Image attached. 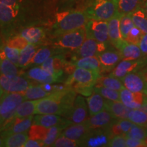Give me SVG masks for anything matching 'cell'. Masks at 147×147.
I'll return each mask as SVG.
<instances>
[{"mask_svg": "<svg viewBox=\"0 0 147 147\" xmlns=\"http://www.w3.org/2000/svg\"><path fill=\"white\" fill-rule=\"evenodd\" d=\"M0 84L4 91L8 93H23L31 86L30 82L21 76L9 78L0 74Z\"/></svg>", "mask_w": 147, "mask_h": 147, "instance_id": "cell-10", "label": "cell"}, {"mask_svg": "<svg viewBox=\"0 0 147 147\" xmlns=\"http://www.w3.org/2000/svg\"><path fill=\"white\" fill-rule=\"evenodd\" d=\"M84 12L89 19L108 21L119 14L118 0H93Z\"/></svg>", "mask_w": 147, "mask_h": 147, "instance_id": "cell-4", "label": "cell"}, {"mask_svg": "<svg viewBox=\"0 0 147 147\" xmlns=\"http://www.w3.org/2000/svg\"><path fill=\"white\" fill-rule=\"evenodd\" d=\"M142 74L143 77H144L145 82H146V84H147V71H144V72Z\"/></svg>", "mask_w": 147, "mask_h": 147, "instance_id": "cell-55", "label": "cell"}, {"mask_svg": "<svg viewBox=\"0 0 147 147\" xmlns=\"http://www.w3.org/2000/svg\"><path fill=\"white\" fill-rule=\"evenodd\" d=\"M27 76L32 80L42 84H51L57 82L58 79L49 74L41 67H35L29 69L26 74Z\"/></svg>", "mask_w": 147, "mask_h": 147, "instance_id": "cell-22", "label": "cell"}, {"mask_svg": "<svg viewBox=\"0 0 147 147\" xmlns=\"http://www.w3.org/2000/svg\"><path fill=\"white\" fill-rule=\"evenodd\" d=\"M100 76V71L76 67L66 82V84L76 93L84 96H90L93 93L95 84Z\"/></svg>", "mask_w": 147, "mask_h": 147, "instance_id": "cell-1", "label": "cell"}, {"mask_svg": "<svg viewBox=\"0 0 147 147\" xmlns=\"http://www.w3.org/2000/svg\"><path fill=\"white\" fill-rule=\"evenodd\" d=\"M144 142H145V144H146V146H147V136H146V137L145 138V139L144 140Z\"/></svg>", "mask_w": 147, "mask_h": 147, "instance_id": "cell-58", "label": "cell"}, {"mask_svg": "<svg viewBox=\"0 0 147 147\" xmlns=\"http://www.w3.org/2000/svg\"><path fill=\"white\" fill-rule=\"evenodd\" d=\"M134 25L140 29L144 34H147V14L143 7L138 8L131 14Z\"/></svg>", "mask_w": 147, "mask_h": 147, "instance_id": "cell-35", "label": "cell"}, {"mask_svg": "<svg viewBox=\"0 0 147 147\" xmlns=\"http://www.w3.org/2000/svg\"><path fill=\"white\" fill-rule=\"evenodd\" d=\"M65 118H62L59 115L56 114H38V115L34 117L33 124L40 125L45 127L50 128L64 122Z\"/></svg>", "mask_w": 147, "mask_h": 147, "instance_id": "cell-23", "label": "cell"}, {"mask_svg": "<svg viewBox=\"0 0 147 147\" xmlns=\"http://www.w3.org/2000/svg\"><path fill=\"white\" fill-rule=\"evenodd\" d=\"M118 50L120 51L123 60H138L143 55L138 45L130 43L125 40L121 43Z\"/></svg>", "mask_w": 147, "mask_h": 147, "instance_id": "cell-20", "label": "cell"}, {"mask_svg": "<svg viewBox=\"0 0 147 147\" xmlns=\"http://www.w3.org/2000/svg\"><path fill=\"white\" fill-rule=\"evenodd\" d=\"M125 88L132 92H142L147 95V84L142 74L130 72L121 79Z\"/></svg>", "mask_w": 147, "mask_h": 147, "instance_id": "cell-14", "label": "cell"}, {"mask_svg": "<svg viewBox=\"0 0 147 147\" xmlns=\"http://www.w3.org/2000/svg\"><path fill=\"white\" fill-rule=\"evenodd\" d=\"M108 146L125 147L126 146V137L125 135L115 136L108 142Z\"/></svg>", "mask_w": 147, "mask_h": 147, "instance_id": "cell-47", "label": "cell"}, {"mask_svg": "<svg viewBox=\"0 0 147 147\" xmlns=\"http://www.w3.org/2000/svg\"><path fill=\"white\" fill-rule=\"evenodd\" d=\"M87 38L106 43L109 40L108 21L89 19L85 25Z\"/></svg>", "mask_w": 147, "mask_h": 147, "instance_id": "cell-7", "label": "cell"}, {"mask_svg": "<svg viewBox=\"0 0 147 147\" xmlns=\"http://www.w3.org/2000/svg\"><path fill=\"white\" fill-rule=\"evenodd\" d=\"M21 93L25 100H37L49 96L52 93L46 90L43 85L34 86L32 84Z\"/></svg>", "mask_w": 147, "mask_h": 147, "instance_id": "cell-28", "label": "cell"}, {"mask_svg": "<svg viewBox=\"0 0 147 147\" xmlns=\"http://www.w3.org/2000/svg\"><path fill=\"white\" fill-rule=\"evenodd\" d=\"M145 71H147V68H146V69H145Z\"/></svg>", "mask_w": 147, "mask_h": 147, "instance_id": "cell-60", "label": "cell"}, {"mask_svg": "<svg viewBox=\"0 0 147 147\" xmlns=\"http://www.w3.org/2000/svg\"><path fill=\"white\" fill-rule=\"evenodd\" d=\"M144 34V33L138 27L134 25V27L129 33L127 38H126L125 40L128 42H130V43H133L135 44V45H138L139 42Z\"/></svg>", "mask_w": 147, "mask_h": 147, "instance_id": "cell-44", "label": "cell"}, {"mask_svg": "<svg viewBox=\"0 0 147 147\" xmlns=\"http://www.w3.org/2000/svg\"><path fill=\"white\" fill-rule=\"evenodd\" d=\"M89 20L85 12L69 10L57 14L56 22L53 28L57 36L80 29L86 25Z\"/></svg>", "mask_w": 147, "mask_h": 147, "instance_id": "cell-2", "label": "cell"}, {"mask_svg": "<svg viewBox=\"0 0 147 147\" xmlns=\"http://www.w3.org/2000/svg\"><path fill=\"white\" fill-rule=\"evenodd\" d=\"M138 46L141 51H142V55L147 56V34L143 35L140 41L139 42Z\"/></svg>", "mask_w": 147, "mask_h": 147, "instance_id": "cell-51", "label": "cell"}, {"mask_svg": "<svg viewBox=\"0 0 147 147\" xmlns=\"http://www.w3.org/2000/svg\"><path fill=\"white\" fill-rule=\"evenodd\" d=\"M144 1L145 0H118L119 13L122 15L131 14L143 6Z\"/></svg>", "mask_w": 147, "mask_h": 147, "instance_id": "cell-32", "label": "cell"}, {"mask_svg": "<svg viewBox=\"0 0 147 147\" xmlns=\"http://www.w3.org/2000/svg\"><path fill=\"white\" fill-rule=\"evenodd\" d=\"M126 146L127 147H144L146 146L144 140H140L129 138H126Z\"/></svg>", "mask_w": 147, "mask_h": 147, "instance_id": "cell-49", "label": "cell"}, {"mask_svg": "<svg viewBox=\"0 0 147 147\" xmlns=\"http://www.w3.org/2000/svg\"><path fill=\"white\" fill-rule=\"evenodd\" d=\"M147 136V129L144 127V125L134 123L125 137L140 140H144Z\"/></svg>", "mask_w": 147, "mask_h": 147, "instance_id": "cell-39", "label": "cell"}, {"mask_svg": "<svg viewBox=\"0 0 147 147\" xmlns=\"http://www.w3.org/2000/svg\"><path fill=\"white\" fill-rule=\"evenodd\" d=\"M1 61L0 64V74L5 75L9 78H13L16 76H19L20 71L16 65L12 63L5 56V54L3 49L0 51Z\"/></svg>", "mask_w": 147, "mask_h": 147, "instance_id": "cell-25", "label": "cell"}, {"mask_svg": "<svg viewBox=\"0 0 147 147\" xmlns=\"http://www.w3.org/2000/svg\"><path fill=\"white\" fill-rule=\"evenodd\" d=\"M70 124H71L70 121L66 119V120L61 123L56 125L48 129L47 134L45 139L44 140L45 146H52L55 140L61 136L62 131Z\"/></svg>", "mask_w": 147, "mask_h": 147, "instance_id": "cell-27", "label": "cell"}, {"mask_svg": "<svg viewBox=\"0 0 147 147\" xmlns=\"http://www.w3.org/2000/svg\"><path fill=\"white\" fill-rule=\"evenodd\" d=\"M143 8H144L145 12H146V13L147 14V0H145L144 4H143Z\"/></svg>", "mask_w": 147, "mask_h": 147, "instance_id": "cell-54", "label": "cell"}, {"mask_svg": "<svg viewBox=\"0 0 147 147\" xmlns=\"http://www.w3.org/2000/svg\"><path fill=\"white\" fill-rule=\"evenodd\" d=\"M0 40H1V36H0Z\"/></svg>", "mask_w": 147, "mask_h": 147, "instance_id": "cell-61", "label": "cell"}, {"mask_svg": "<svg viewBox=\"0 0 147 147\" xmlns=\"http://www.w3.org/2000/svg\"><path fill=\"white\" fill-rule=\"evenodd\" d=\"M1 55H0V64H1Z\"/></svg>", "mask_w": 147, "mask_h": 147, "instance_id": "cell-59", "label": "cell"}, {"mask_svg": "<svg viewBox=\"0 0 147 147\" xmlns=\"http://www.w3.org/2000/svg\"><path fill=\"white\" fill-rule=\"evenodd\" d=\"M117 119L109 110L105 109L91 116L87 121L91 129H108Z\"/></svg>", "mask_w": 147, "mask_h": 147, "instance_id": "cell-13", "label": "cell"}, {"mask_svg": "<svg viewBox=\"0 0 147 147\" xmlns=\"http://www.w3.org/2000/svg\"><path fill=\"white\" fill-rule=\"evenodd\" d=\"M20 8H13L0 3V31L2 36L8 40L12 34L19 15Z\"/></svg>", "mask_w": 147, "mask_h": 147, "instance_id": "cell-5", "label": "cell"}, {"mask_svg": "<svg viewBox=\"0 0 147 147\" xmlns=\"http://www.w3.org/2000/svg\"><path fill=\"white\" fill-rule=\"evenodd\" d=\"M84 27L59 35L55 45L59 48L77 50L87 38Z\"/></svg>", "mask_w": 147, "mask_h": 147, "instance_id": "cell-6", "label": "cell"}, {"mask_svg": "<svg viewBox=\"0 0 147 147\" xmlns=\"http://www.w3.org/2000/svg\"><path fill=\"white\" fill-rule=\"evenodd\" d=\"M55 52H53V49L48 47H43L37 50L36 53L33 58L31 64L34 65H41L47 59L51 57Z\"/></svg>", "mask_w": 147, "mask_h": 147, "instance_id": "cell-38", "label": "cell"}, {"mask_svg": "<svg viewBox=\"0 0 147 147\" xmlns=\"http://www.w3.org/2000/svg\"><path fill=\"white\" fill-rule=\"evenodd\" d=\"M25 100L21 93L4 92L0 99V124L1 127H8L13 123L14 114L18 106Z\"/></svg>", "mask_w": 147, "mask_h": 147, "instance_id": "cell-3", "label": "cell"}, {"mask_svg": "<svg viewBox=\"0 0 147 147\" xmlns=\"http://www.w3.org/2000/svg\"><path fill=\"white\" fill-rule=\"evenodd\" d=\"M0 118H1V117H0ZM0 127H1V124H0Z\"/></svg>", "mask_w": 147, "mask_h": 147, "instance_id": "cell-62", "label": "cell"}, {"mask_svg": "<svg viewBox=\"0 0 147 147\" xmlns=\"http://www.w3.org/2000/svg\"><path fill=\"white\" fill-rule=\"evenodd\" d=\"M4 146V144H3V138L2 136H0V147Z\"/></svg>", "mask_w": 147, "mask_h": 147, "instance_id": "cell-56", "label": "cell"}, {"mask_svg": "<svg viewBox=\"0 0 147 147\" xmlns=\"http://www.w3.org/2000/svg\"><path fill=\"white\" fill-rule=\"evenodd\" d=\"M29 139V131L10 134L3 138L4 146L22 147Z\"/></svg>", "mask_w": 147, "mask_h": 147, "instance_id": "cell-31", "label": "cell"}, {"mask_svg": "<svg viewBox=\"0 0 147 147\" xmlns=\"http://www.w3.org/2000/svg\"><path fill=\"white\" fill-rule=\"evenodd\" d=\"M106 109L109 110L117 119H127L129 112L131 109L127 107L121 101H110L106 100Z\"/></svg>", "mask_w": 147, "mask_h": 147, "instance_id": "cell-26", "label": "cell"}, {"mask_svg": "<svg viewBox=\"0 0 147 147\" xmlns=\"http://www.w3.org/2000/svg\"><path fill=\"white\" fill-rule=\"evenodd\" d=\"M122 14H118L108 21L109 40L117 49H119L124 39L121 35L120 21Z\"/></svg>", "mask_w": 147, "mask_h": 147, "instance_id": "cell-15", "label": "cell"}, {"mask_svg": "<svg viewBox=\"0 0 147 147\" xmlns=\"http://www.w3.org/2000/svg\"><path fill=\"white\" fill-rule=\"evenodd\" d=\"M28 44L29 42H27V40L25 39L21 35H19V36H13L11 37L7 40L5 45L9 46V47L16 48V49L22 50Z\"/></svg>", "mask_w": 147, "mask_h": 147, "instance_id": "cell-43", "label": "cell"}, {"mask_svg": "<svg viewBox=\"0 0 147 147\" xmlns=\"http://www.w3.org/2000/svg\"><path fill=\"white\" fill-rule=\"evenodd\" d=\"M72 63L76 67L89 69V70L101 71V63L97 57H85L74 60Z\"/></svg>", "mask_w": 147, "mask_h": 147, "instance_id": "cell-30", "label": "cell"}, {"mask_svg": "<svg viewBox=\"0 0 147 147\" xmlns=\"http://www.w3.org/2000/svg\"><path fill=\"white\" fill-rule=\"evenodd\" d=\"M78 146V144L76 141L69 139L63 135H61L52 145V146L55 147H75Z\"/></svg>", "mask_w": 147, "mask_h": 147, "instance_id": "cell-45", "label": "cell"}, {"mask_svg": "<svg viewBox=\"0 0 147 147\" xmlns=\"http://www.w3.org/2000/svg\"><path fill=\"white\" fill-rule=\"evenodd\" d=\"M127 119L133 123L140 125H147V113L140 109H131L129 112Z\"/></svg>", "mask_w": 147, "mask_h": 147, "instance_id": "cell-36", "label": "cell"}, {"mask_svg": "<svg viewBox=\"0 0 147 147\" xmlns=\"http://www.w3.org/2000/svg\"><path fill=\"white\" fill-rule=\"evenodd\" d=\"M20 35L30 44L38 45L42 44L45 38V32L40 27H29L21 31Z\"/></svg>", "mask_w": 147, "mask_h": 147, "instance_id": "cell-21", "label": "cell"}, {"mask_svg": "<svg viewBox=\"0 0 147 147\" xmlns=\"http://www.w3.org/2000/svg\"><path fill=\"white\" fill-rule=\"evenodd\" d=\"M87 102L90 116L106 109V99L95 91L87 99Z\"/></svg>", "mask_w": 147, "mask_h": 147, "instance_id": "cell-24", "label": "cell"}, {"mask_svg": "<svg viewBox=\"0 0 147 147\" xmlns=\"http://www.w3.org/2000/svg\"><path fill=\"white\" fill-rule=\"evenodd\" d=\"M53 63H54V58H53V57H51L47 59L43 63H42L41 65H41L40 67H41L42 68H43L45 70L48 71L49 74H52L54 76L56 77L59 80V79L60 78L61 76L59 74H57L56 71H55V69L54 68V64H53Z\"/></svg>", "mask_w": 147, "mask_h": 147, "instance_id": "cell-46", "label": "cell"}, {"mask_svg": "<svg viewBox=\"0 0 147 147\" xmlns=\"http://www.w3.org/2000/svg\"><path fill=\"white\" fill-rule=\"evenodd\" d=\"M2 49L3 51H4L5 56L7 57V58H8L10 61H11L12 63L18 66L20 54H21V49L9 47V46L6 45L2 48Z\"/></svg>", "mask_w": 147, "mask_h": 147, "instance_id": "cell-42", "label": "cell"}, {"mask_svg": "<svg viewBox=\"0 0 147 147\" xmlns=\"http://www.w3.org/2000/svg\"><path fill=\"white\" fill-rule=\"evenodd\" d=\"M36 51L37 45L30 43H29L23 49H22L20 54L18 67H25L31 64Z\"/></svg>", "mask_w": 147, "mask_h": 147, "instance_id": "cell-34", "label": "cell"}, {"mask_svg": "<svg viewBox=\"0 0 147 147\" xmlns=\"http://www.w3.org/2000/svg\"><path fill=\"white\" fill-rule=\"evenodd\" d=\"M63 110L59 101L52 93L38 100L36 114H56L61 116Z\"/></svg>", "mask_w": 147, "mask_h": 147, "instance_id": "cell-11", "label": "cell"}, {"mask_svg": "<svg viewBox=\"0 0 147 147\" xmlns=\"http://www.w3.org/2000/svg\"><path fill=\"white\" fill-rule=\"evenodd\" d=\"M23 1L24 0H0V3L13 8H20V5Z\"/></svg>", "mask_w": 147, "mask_h": 147, "instance_id": "cell-52", "label": "cell"}, {"mask_svg": "<svg viewBox=\"0 0 147 147\" xmlns=\"http://www.w3.org/2000/svg\"><path fill=\"white\" fill-rule=\"evenodd\" d=\"M38 100H27L22 102L16 108L14 117L24 119L36 114V108Z\"/></svg>", "mask_w": 147, "mask_h": 147, "instance_id": "cell-29", "label": "cell"}, {"mask_svg": "<svg viewBox=\"0 0 147 147\" xmlns=\"http://www.w3.org/2000/svg\"><path fill=\"white\" fill-rule=\"evenodd\" d=\"M134 27V23L131 16V14H124L121 16L120 21V29L123 38L126 40L129 33Z\"/></svg>", "mask_w": 147, "mask_h": 147, "instance_id": "cell-40", "label": "cell"}, {"mask_svg": "<svg viewBox=\"0 0 147 147\" xmlns=\"http://www.w3.org/2000/svg\"><path fill=\"white\" fill-rule=\"evenodd\" d=\"M93 91L98 93L102 97L110 101H121L120 91L105 87H94Z\"/></svg>", "mask_w": 147, "mask_h": 147, "instance_id": "cell-37", "label": "cell"}, {"mask_svg": "<svg viewBox=\"0 0 147 147\" xmlns=\"http://www.w3.org/2000/svg\"><path fill=\"white\" fill-rule=\"evenodd\" d=\"M141 63H142V61L139 59L134 61L123 60L122 61H121L120 63H119L115 66L110 76L115 77V78L121 80L129 73L136 70L139 67Z\"/></svg>", "mask_w": 147, "mask_h": 147, "instance_id": "cell-19", "label": "cell"}, {"mask_svg": "<svg viewBox=\"0 0 147 147\" xmlns=\"http://www.w3.org/2000/svg\"><path fill=\"white\" fill-rule=\"evenodd\" d=\"M33 120H34L33 115L24 119L16 118L13 123L8 128H6L5 131H3V134H1V136L4 138L5 137L8 136L10 134L22 133V132L29 131V128L33 125Z\"/></svg>", "mask_w": 147, "mask_h": 147, "instance_id": "cell-18", "label": "cell"}, {"mask_svg": "<svg viewBox=\"0 0 147 147\" xmlns=\"http://www.w3.org/2000/svg\"><path fill=\"white\" fill-rule=\"evenodd\" d=\"M118 121L120 127L122 129L124 135L125 136L126 134L129 131V129H131V126L133 125V123L131 121L129 120L128 119H120L117 120Z\"/></svg>", "mask_w": 147, "mask_h": 147, "instance_id": "cell-48", "label": "cell"}, {"mask_svg": "<svg viewBox=\"0 0 147 147\" xmlns=\"http://www.w3.org/2000/svg\"><path fill=\"white\" fill-rule=\"evenodd\" d=\"M87 102L81 95L76 96L73 106L64 118L70 121L71 124L80 123L87 121L89 108Z\"/></svg>", "mask_w": 147, "mask_h": 147, "instance_id": "cell-8", "label": "cell"}, {"mask_svg": "<svg viewBox=\"0 0 147 147\" xmlns=\"http://www.w3.org/2000/svg\"><path fill=\"white\" fill-rule=\"evenodd\" d=\"M48 129L40 125L33 124L29 129V137L30 138L43 140L45 139Z\"/></svg>", "mask_w": 147, "mask_h": 147, "instance_id": "cell-41", "label": "cell"}, {"mask_svg": "<svg viewBox=\"0 0 147 147\" xmlns=\"http://www.w3.org/2000/svg\"><path fill=\"white\" fill-rule=\"evenodd\" d=\"M101 63V69L110 71L113 69L122 59L120 51L115 50L104 51L97 56Z\"/></svg>", "mask_w": 147, "mask_h": 147, "instance_id": "cell-17", "label": "cell"}, {"mask_svg": "<svg viewBox=\"0 0 147 147\" xmlns=\"http://www.w3.org/2000/svg\"><path fill=\"white\" fill-rule=\"evenodd\" d=\"M45 146V143L43 140H40L30 138L27 140L25 143L23 147H41Z\"/></svg>", "mask_w": 147, "mask_h": 147, "instance_id": "cell-50", "label": "cell"}, {"mask_svg": "<svg viewBox=\"0 0 147 147\" xmlns=\"http://www.w3.org/2000/svg\"><path fill=\"white\" fill-rule=\"evenodd\" d=\"M121 101L130 109H140L144 100L142 92H132L126 88L120 91Z\"/></svg>", "mask_w": 147, "mask_h": 147, "instance_id": "cell-16", "label": "cell"}, {"mask_svg": "<svg viewBox=\"0 0 147 147\" xmlns=\"http://www.w3.org/2000/svg\"><path fill=\"white\" fill-rule=\"evenodd\" d=\"M4 90L3 89L2 87L1 86V84H0V99L1 98V97H2V95H3V93H4Z\"/></svg>", "mask_w": 147, "mask_h": 147, "instance_id": "cell-53", "label": "cell"}, {"mask_svg": "<svg viewBox=\"0 0 147 147\" xmlns=\"http://www.w3.org/2000/svg\"><path fill=\"white\" fill-rule=\"evenodd\" d=\"M3 47V42H2V40H0V51L1 50V49H2Z\"/></svg>", "mask_w": 147, "mask_h": 147, "instance_id": "cell-57", "label": "cell"}, {"mask_svg": "<svg viewBox=\"0 0 147 147\" xmlns=\"http://www.w3.org/2000/svg\"><path fill=\"white\" fill-rule=\"evenodd\" d=\"M106 49V43L100 42L93 38H87L80 47L77 49L76 54L78 57H97Z\"/></svg>", "mask_w": 147, "mask_h": 147, "instance_id": "cell-12", "label": "cell"}, {"mask_svg": "<svg viewBox=\"0 0 147 147\" xmlns=\"http://www.w3.org/2000/svg\"><path fill=\"white\" fill-rule=\"evenodd\" d=\"M91 128L87 120L80 123H73L64 129L61 135L76 141L78 144L84 142L91 133Z\"/></svg>", "mask_w": 147, "mask_h": 147, "instance_id": "cell-9", "label": "cell"}, {"mask_svg": "<svg viewBox=\"0 0 147 147\" xmlns=\"http://www.w3.org/2000/svg\"><path fill=\"white\" fill-rule=\"evenodd\" d=\"M95 87H105L119 91L125 88L121 80L111 76H100L97 79Z\"/></svg>", "mask_w": 147, "mask_h": 147, "instance_id": "cell-33", "label": "cell"}]
</instances>
